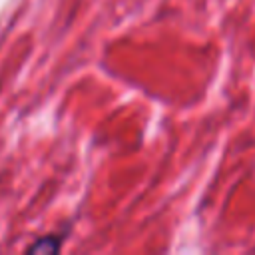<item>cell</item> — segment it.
Returning a JSON list of instances; mask_svg holds the SVG:
<instances>
[{"label":"cell","instance_id":"obj_1","mask_svg":"<svg viewBox=\"0 0 255 255\" xmlns=\"http://www.w3.org/2000/svg\"><path fill=\"white\" fill-rule=\"evenodd\" d=\"M58 249H60V237H54V235L42 237V239H38L34 245L28 247L30 253H54V251H58Z\"/></svg>","mask_w":255,"mask_h":255}]
</instances>
